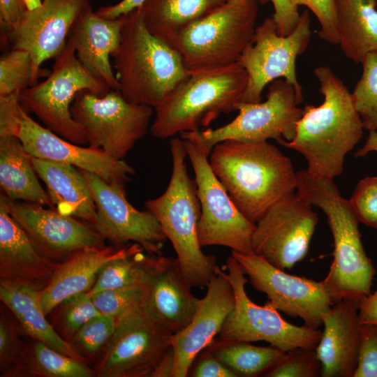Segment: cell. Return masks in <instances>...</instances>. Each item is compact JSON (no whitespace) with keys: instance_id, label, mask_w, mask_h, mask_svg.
I'll return each mask as SVG.
<instances>
[{"instance_id":"cell-10","label":"cell","mask_w":377,"mask_h":377,"mask_svg":"<svg viewBox=\"0 0 377 377\" xmlns=\"http://www.w3.org/2000/svg\"><path fill=\"white\" fill-rule=\"evenodd\" d=\"M298 105L294 86L286 80L276 79L269 83L265 102L239 101L236 105L238 114L228 124L201 132L182 133L180 138L197 143L209 154L217 143L227 140L290 141L303 114Z\"/></svg>"},{"instance_id":"cell-23","label":"cell","mask_w":377,"mask_h":377,"mask_svg":"<svg viewBox=\"0 0 377 377\" xmlns=\"http://www.w3.org/2000/svg\"><path fill=\"white\" fill-rule=\"evenodd\" d=\"M42 254L10 215L8 199L0 195V279L43 290L58 265Z\"/></svg>"},{"instance_id":"cell-28","label":"cell","mask_w":377,"mask_h":377,"mask_svg":"<svg viewBox=\"0 0 377 377\" xmlns=\"http://www.w3.org/2000/svg\"><path fill=\"white\" fill-rule=\"evenodd\" d=\"M32 156L18 138L0 137V186L10 200L39 204L54 208L40 185Z\"/></svg>"},{"instance_id":"cell-7","label":"cell","mask_w":377,"mask_h":377,"mask_svg":"<svg viewBox=\"0 0 377 377\" xmlns=\"http://www.w3.org/2000/svg\"><path fill=\"white\" fill-rule=\"evenodd\" d=\"M258 13L257 0L226 1L179 31L170 46L188 74L230 66L251 43Z\"/></svg>"},{"instance_id":"cell-32","label":"cell","mask_w":377,"mask_h":377,"mask_svg":"<svg viewBox=\"0 0 377 377\" xmlns=\"http://www.w3.org/2000/svg\"><path fill=\"white\" fill-rule=\"evenodd\" d=\"M30 338L24 343L16 364L6 377H93L87 363Z\"/></svg>"},{"instance_id":"cell-33","label":"cell","mask_w":377,"mask_h":377,"mask_svg":"<svg viewBox=\"0 0 377 377\" xmlns=\"http://www.w3.org/2000/svg\"><path fill=\"white\" fill-rule=\"evenodd\" d=\"M238 376H263L276 365L285 351L269 346H253L249 342L225 341L214 339L206 348Z\"/></svg>"},{"instance_id":"cell-41","label":"cell","mask_w":377,"mask_h":377,"mask_svg":"<svg viewBox=\"0 0 377 377\" xmlns=\"http://www.w3.org/2000/svg\"><path fill=\"white\" fill-rule=\"evenodd\" d=\"M101 313L117 318L134 306L144 303L146 286L111 288L91 293Z\"/></svg>"},{"instance_id":"cell-48","label":"cell","mask_w":377,"mask_h":377,"mask_svg":"<svg viewBox=\"0 0 377 377\" xmlns=\"http://www.w3.org/2000/svg\"><path fill=\"white\" fill-rule=\"evenodd\" d=\"M145 0H121L114 5L100 7L96 13L107 19H116L139 8Z\"/></svg>"},{"instance_id":"cell-5","label":"cell","mask_w":377,"mask_h":377,"mask_svg":"<svg viewBox=\"0 0 377 377\" xmlns=\"http://www.w3.org/2000/svg\"><path fill=\"white\" fill-rule=\"evenodd\" d=\"M172 160L169 184L159 197L145 202L147 209L158 219L177 254L182 274L191 287H207L219 267L216 258L206 255L198 239L200 204L195 180L188 174L184 140H170Z\"/></svg>"},{"instance_id":"cell-39","label":"cell","mask_w":377,"mask_h":377,"mask_svg":"<svg viewBox=\"0 0 377 377\" xmlns=\"http://www.w3.org/2000/svg\"><path fill=\"white\" fill-rule=\"evenodd\" d=\"M263 376L319 377L322 376V364L316 348L297 347L286 351Z\"/></svg>"},{"instance_id":"cell-20","label":"cell","mask_w":377,"mask_h":377,"mask_svg":"<svg viewBox=\"0 0 377 377\" xmlns=\"http://www.w3.org/2000/svg\"><path fill=\"white\" fill-rule=\"evenodd\" d=\"M89 6L90 0H42L39 6L27 11L10 36L13 49L24 50L31 55L34 85L47 71L41 69L42 64L62 52L72 25Z\"/></svg>"},{"instance_id":"cell-47","label":"cell","mask_w":377,"mask_h":377,"mask_svg":"<svg viewBox=\"0 0 377 377\" xmlns=\"http://www.w3.org/2000/svg\"><path fill=\"white\" fill-rule=\"evenodd\" d=\"M28 8L24 0H0V22L10 36L17 29Z\"/></svg>"},{"instance_id":"cell-45","label":"cell","mask_w":377,"mask_h":377,"mask_svg":"<svg viewBox=\"0 0 377 377\" xmlns=\"http://www.w3.org/2000/svg\"><path fill=\"white\" fill-rule=\"evenodd\" d=\"M262 4L271 2L274 8V18L279 35L286 36L295 28L300 14L298 6L291 0H257Z\"/></svg>"},{"instance_id":"cell-11","label":"cell","mask_w":377,"mask_h":377,"mask_svg":"<svg viewBox=\"0 0 377 377\" xmlns=\"http://www.w3.org/2000/svg\"><path fill=\"white\" fill-rule=\"evenodd\" d=\"M153 109L126 101L118 90L102 96L84 90L76 95L71 112L89 147L122 160L146 134Z\"/></svg>"},{"instance_id":"cell-14","label":"cell","mask_w":377,"mask_h":377,"mask_svg":"<svg viewBox=\"0 0 377 377\" xmlns=\"http://www.w3.org/2000/svg\"><path fill=\"white\" fill-rule=\"evenodd\" d=\"M225 276L235 295V305L215 338L225 341H266L285 352L297 347L316 348L322 332L305 325L296 326L286 321L268 303L255 304L248 297L249 282L239 262L228 257Z\"/></svg>"},{"instance_id":"cell-8","label":"cell","mask_w":377,"mask_h":377,"mask_svg":"<svg viewBox=\"0 0 377 377\" xmlns=\"http://www.w3.org/2000/svg\"><path fill=\"white\" fill-rule=\"evenodd\" d=\"M84 90L102 96L111 89L81 64L67 41L47 77L24 90L18 98L24 110L36 114L45 127L73 143L84 145V132L71 112L76 95Z\"/></svg>"},{"instance_id":"cell-51","label":"cell","mask_w":377,"mask_h":377,"mask_svg":"<svg viewBox=\"0 0 377 377\" xmlns=\"http://www.w3.org/2000/svg\"><path fill=\"white\" fill-rule=\"evenodd\" d=\"M24 1L28 10L34 9L39 6L42 3V0H24Z\"/></svg>"},{"instance_id":"cell-15","label":"cell","mask_w":377,"mask_h":377,"mask_svg":"<svg viewBox=\"0 0 377 377\" xmlns=\"http://www.w3.org/2000/svg\"><path fill=\"white\" fill-rule=\"evenodd\" d=\"M183 140L200 204L197 226L200 246H223L239 253H253L256 223L242 214L214 173L208 160L209 154L197 143Z\"/></svg>"},{"instance_id":"cell-19","label":"cell","mask_w":377,"mask_h":377,"mask_svg":"<svg viewBox=\"0 0 377 377\" xmlns=\"http://www.w3.org/2000/svg\"><path fill=\"white\" fill-rule=\"evenodd\" d=\"M8 206L12 217L38 251L56 263H62L75 252L105 246V239L94 224L64 215L55 208L8 199Z\"/></svg>"},{"instance_id":"cell-13","label":"cell","mask_w":377,"mask_h":377,"mask_svg":"<svg viewBox=\"0 0 377 377\" xmlns=\"http://www.w3.org/2000/svg\"><path fill=\"white\" fill-rule=\"evenodd\" d=\"M172 334L156 320L144 303L117 318L114 333L96 363V377H152L171 352Z\"/></svg>"},{"instance_id":"cell-30","label":"cell","mask_w":377,"mask_h":377,"mask_svg":"<svg viewBox=\"0 0 377 377\" xmlns=\"http://www.w3.org/2000/svg\"><path fill=\"white\" fill-rule=\"evenodd\" d=\"M376 6L377 0H335L338 45L355 63L377 53Z\"/></svg>"},{"instance_id":"cell-17","label":"cell","mask_w":377,"mask_h":377,"mask_svg":"<svg viewBox=\"0 0 377 377\" xmlns=\"http://www.w3.org/2000/svg\"><path fill=\"white\" fill-rule=\"evenodd\" d=\"M80 170L95 204L94 226L103 237L120 246L138 243L149 255H162L168 239L155 215L130 204L124 184L109 182L94 173Z\"/></svg>"},{"instance_id":"cell-24","label":"cell","mask_w":377,"mask_h":377,"mask_svg":"<svg viewBox=\"0 0 377 377\" xmlns=\"http://www.w3.org/2000/svg\"><path fill=\"white\" fill-rule=\"evenodd\" d=\"M359 303L344 299L322 316L323 332L316 347L323 377H354L361 344Z\"/></svg>"},{"instance_id":"cell-52","label":"cell","mask_w":377,"mask_h":377,"mask_svg":"<svg viewBox=\"0 0 377 377\" xmlns=\"http://www.w3.org/2000/svg\"><path fill=\"white\" fill-rule=\"evenodd\" d=\"M226 1H230V0H226Z\"/></svg>"},{"instance_id":"cell-18","label":"cell","mask_w":377,"mask_h":377,"mask_svg":"<svg viewBox=\"0 0 377 377\" xmlns=\"http://www.w3.org/2000/svg\"><path fill=\"white\" fill-rule=\"evenodd\" d=\"M231 256L253 288L266 295L267 303L290 317H299L309 327L323 325L322 316L332 304L321 281L288 274L254 253L232 251Z\"/></svg>"},{"instance_id":"cell-25","label":"cell","mask_w":377,"mask_h":377,"mask_svg":"<svg viewBox=\"0 0 377 377\" xmlns=\"http://www.w3.org/2000/svg\"><path fill=\"white\" fill-rule=\"evenodd\" d=\"M125 21V15L116 19L101 17L91 6L78 16L68 36L81 64L113 90H119V83L110 58L119 46Z\"/></svg>"},{"instance_id":"cell-31","label":"cell","mask_w":377,"mask_h":377,"mask_svg":"<svg viewBox=\"0 0 377 377\" xmlns=\"http://www.w3.org/2000/svg\"><path fill=\"white\" fill-rule=\"evenodd\" d=\"M226 0H145L138 8L147 29L170 45L182 29L225 3Z\"/></svg>"},{"instance_id":"cell-22","label":"cell","mask_w":377,"mask_h":377,"mask_svg":"<svg viewBox=\"0 0 377 377\" xmlns=\"http://www.w3.org/2000/svg\"><path fill=\"white\" fill-rule=\"evenodd\" d=\"M144 306L172 334L191 321L200 299L191 292L177 258L154 256Z\"/></svg>"},{"instance_id":"cell-42","label":"cell","mask_w":377,"mask_h":377,"mask_svg":"<svg viewBox=\"0 0 377 377\" xmlns=\"http://www.w3.org/2000/svg\"><path fill=\"white\" fill-rule=\"evenodd\" d=\"M349 201L359 221L377 229V177L360 179Z\"/></svg>"},{"instance_id":"cell-6","label":"cell","mask_w":377,"mask_h":377,"mask_svg":"<svg viewBox=\"0 0 377 377\" xmlns=\"http://www.w3.org/2000/svg\"><path fill=\"white\" fill-rule=\"evenodd\" d=\"M248 83V73L238 61L207 72L188 74L154 108L150 131L165 139L207 127L221 114L236 110Z\"/></svg>"},{"instance_id":"cell-35","label":"cell","mask_w":377,"mask_h":377,"mask_svg":"<svg viewBox=\"0 0 377 377\" xmlns=\"http://www.w3.org/2000/svg\"><path fill=\"white\" fill-rule=\"evenodd\" d=\"M101 314L86 291L71 296L57 304L47 315L58 335L69 343L77 331L87 321Z\"/></svg>"},{"instance_id":"cell-40","label":"cell","mask_w":377,"mask_h":377,"mask_svg":"<svg viewBox=\"0 0 377 377\" xmlns=\"http://www.w3.org/2000/svg\"><path fill=\"white\" fill-rule=\"evenodd\" d=\"M22 331L12 312L3 304L0 308V376L6 377L16 364L24 346Z\"/></svg>"},{"instance_id":"cell-37","label":"cell","mask_w":377,"mask_h":377,"mask_svg":"<svg viewBox=\"0 0 377 377\" xmlns=\"http://www.w3.org/2000/svg\"><path fill=\"white\" fill-rule=\"evenodd\" d=\"M362 73L352 93L364 129L377 130V53L368 54L362 61Z\"/></svg>"},{"instance_id":"cell-43","label":"cell","mask_w":377,"mask_h":377,"mask_svg":"<svg viewBox=\"0 0 377 377\" xmlns=\"http://www.w3.org/2000/svg\"><path fill=\"white\" fill-rule=\"evenodd\" d=\"M297 6H304L318 20L320 29L318 35L325 41L339 44L335 12V0H291Z\"/></svg>"},{"instance_id":"cell-38","label":"cell","mask_w":377,"mask_h":377,"mask_svg":"<svg viewBox=\"0 0 377 377\" xmlns=\"http://www.w3.org/2000/svg\"><path fill=\"white\" fill-rule=\"evenodd\" d=\"M33 85V62L27 51L12 49L1 57L0 96L20 95Z\"/></svg>"},{"instance_id":"cell-49","label":"cell","mask_w":377,"mask_h":377,"mask_svg":"<svg viewBox=\"0 0 377 377\" xmlns=\"http://www.w3.org/2000/svg\"><path fill=\"white\" fill-rule=\"evenodd\" d=\"M358 316L360 325H377V288L359 302Z\"/></svg>"},{"instance_id":"cell-44","label":"cell","mask_w":377,"mask_h":377,"mask_svg":"<svg viewBox=\"0 0 377 377\" xmlns=\"http://www.w3.org/2000/svg\"><path fill=\"white\" fill-rule=\"evenodd\" d=\"M361 344L354 377H377V325H360Z\"/></svg>"},{"instance_id":"cell-21","label":"cell","mask_w":377,"mask_h":377,"mask_svg":"<svg viewBox=\"0 0 377 377\" xmlns=\"http://www.w3.org/2000/svg\"><path fill=\"white\" fill-rule=\"evenodd\" d=\"M190 323L172 335L174 354L172 377L188 376L195 359L219 334L235 305L232 287L219 268L211 279Z\"/></svg>"},{"instance_id":"cell-26","label":"cell","mask_w":377,"mask_h":377,"mask_svg":"<svg viewBox=\"0 0 377 377\" xmlns=\"http://www.w3.org/2000/svg\"><path fill=\"white\" fill-rule=\"evenodd\" d=\"M142 250L140 244L133 242L117 248L108 246L73 253L58 265L48 284L40 290L45 313L47 315L63 300L90 290L100 270L109 261Z\"/></svg>"},{"instance_id":"cell-2","label":"cell","mask_w":377,"mask_h":377,"mask_svg":"<svg viewBox=\"0 0 377 377\" xmlns=\"http://www.w3.org/2000/svg\"><path fill=\"white\" fill-rule=\"evenodd\" d=\"M209 162L236 207L254 223L297 189L290 159L267 140L222 141L213 147Z\"/></svg>"},{"instance_id":"cell-12","label":"cell","mask_w":377,"mask_h":377,"mask_svg":"<svg viewBox=\"0 0 377 377\" xmlns=\"http://www.w3.org/2000/svg\"><path fill=\"white\" fill-rule=\"evenodd\" d=\"M310 24L309 10L305 9L300 14L295 29L286 36L278 34L272 17H266L256 27L251 43L239 60L248 73V83L241 102H261L265 86L280 77L294 86L298 104L302 102V88L297 77L296 59L309 43Z\"/></svg>"},{"instance_id":"cell-36","label":"cell","mask_w":377,"mask_h":377,"mask_svg":"<svg viewBox=\"0 0 377 377\" xmlns=\"http://www.w3.org/2000/svg\"><path fill=\"white\" fill-rule=\"evenodd\" d=\"M117 318L99 314L84 324L69 342L80 359L87 363L101 355L112 339Z\"/></svg>"},{"instance_id":"cell-29","label":"cell","mask_w":377,"mask_h":377,"mask_svg":"<svg viewBox=\"0 0 377 377\" xmlns=\"http://www.w3.org/2000/svg\"><path fill=\"white\" fill-rule=\"evenodd\" d=\"M40 290L0 279V300L14 315L27 336L45 342L59 352L82 361L71 345L55 332L45 313Z\"/></svg>"},{"instance_id":"cell-46","label":"cell","mask_w":377,"mask_h":377,"mask_svg":"<svg viewBox=\"0 0 377 377\" xmlns=\"http://www.w3.org/2000/svg\"><path fill=\"white\" fill-rule=\"evenodd\" d=\"M200 357L193 369H191V376L194 377H238L231 369L216 359L208 350ZM190 370V371H191Z\"/></svg>"},{"instance_id":"cell-16","label":"cell","mask_w":377,"mask_h":377,"mask_svg":"<svg viewBox=\"0 0 377 377\" xmlns=\"http://www.w3.org/2000/svg\"><path fill=\"white\" fill-rule=\"evenodd\" d=\"M312 206L297 193L275 202L256 223L253 253L281 269H290L307 254L318 223Z\"/></svg>"},{"instance_id":"cell-1","label":"cell","mask_w":377,"mask_h":377,"mask_svg":"<svg viewBox=\"0 0 377 377\" xmlns=\"http://www.w3.org/2000/svg\"><path fill=\"white\" fill-rule=\"evenodd\" d=\"M313 73L320 83L322 104H306L294 138L276 142L300 153L310 175L334 179L342 174L345 157L361 140L364 127L343 81L328 66H318Z\"/></svg>"},{"instance_id":"cell-27","label":"cell","mask_w":377,"mask_h":377,"mask_svg":"<svg viewBox=\"0 0 377 377\" xmlns=\"http://www.w3.org/2000/svg\"><path fill=\"white\" fill-rule=\"evenodd\" d=\"M32 161L54 208L64 215L94 225L96 207L81 170L71 165L34 156Z\"/></svg>"},{"instance_id":"cell-9","label":"cell","mask_w":377,"mask_h":377,"mask_svg":"<svg viewBox=\"0 0 377 377\" xmlns=\"http://www.w3.org/2000/svg\"><path fill=\"white\" fill-rule=\"evenodd\" d=\"M7 135L18 138L34 157L71 165L109 182L125 184L135 174L123 160L73 143L40 125L21 106L16 95L0 97V137Z\"/></svg>"},{"instance_id":"cell-3","label":"cell","mask_w":377,"mask_h":377,"mask_svg":"<svg viewBox=\"0 0 377 377\" xmlns=\"http://www.w3.org/2000/svg\"><path fill=\"white\" fill-rule=\"evenodd\" d=\"M297 193L326 215L333 241V260L321 281L332 305L344 299L360 302L371 292L376 269L364 249L359 220L333 179L297 172Z\"/></svg>"},{"instance_id":"cell-50","label":"cell","mask_w":377,"mask_h":377,"mask_svg":"<svg viewBox=\"0 0 377 377\" xmlns=\"http://www.w3.org/2000/svg\"><path fill=\"white\" fill-rule=\"evenodd\" d=\"M372 151L377 153V130L369 132L364 146L355 152V156L363 157Z\"/></svg>"},{"instance_id":"cell-34","label":"cell","mask_w":377,"mask_h":377,"mask_svg":"<svg viewBox=\"0 0 377 377\" xmlns=\"http://www.w3.org/2000/svg\"><path fill=\"white\" fill-rule=\"evenodd\" d=\"M145 251L113 259L103 265L90 290H101L146 284L151 269L154 256Z\"/></svg>"},{"instance_id":"cell-4","label":"cell","mask_w":377,"mask_h":377,"mask_svg":"<svg viewBox=\"0 0 377 377\" xmlns=\"http://www.w3.org/2000/svg\"><path fill=\"white\" fill-rule=\"evenodd\" d=\"M125 15L112 57L118 91L131 103L154 108L188 74L177 51L147 29L138 8Z\"/></svg>"}]
</instances>
